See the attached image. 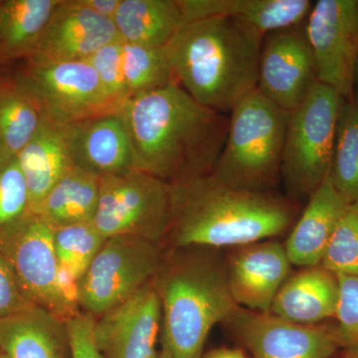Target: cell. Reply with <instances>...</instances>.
Returning <instances> with one entry per match:
<instances>
[{
	"instance_id": "cell-1",
	"label": "cell",
	"mask_w": 358,
	"mask_h": 358,
	"mask_svg": "<svg viewBox=\"0 0 358 358\" xmlns=\"http://www.w3.org/2000/svg\"><path fill=\"white\" fill-rule=\"evenodd\" d=\"M119 115L136 171L171 185L208 176L229 128V117L197 103L176 82L129 99Z\"/></svg>"
},
{
	"instance_id": "cell-2",
	"label": "cell",
	"mask_w": 358,
	"mask_h": 358,
	"mask_svg": "<svg viewBox=\"0 0 358 358\" xmlns=\"http://www.w3.org/2000/svg\"><path fill=\"white\" fill-rule=\"evenodd\" d=\"M173 221L166 239L173 248L244 246L284 234L294 208L270 192L242 189L210 176L171 185Z\"/></svg>"
},
{
	"instance_id": "cell-3",
	"label": "cell",
	"mask_w": 358,
	"mask_h": 358,
	"mask_svg": "<svg viewBox=\"0 0 358 358\" xmlns=\"http://www.w3.org/2000/svg\"><path fill=\"white\" fill-rule=\"evenodd\" d=\"M263 39L241 21L214 16L181 25L164 48L179 86L226 115L257 89Z\"/></svg>"
},
{
	"instance_id": "cell-4",
	"label": "cell",
	"mask_w": 358,
	"mask_h": 358,
	"mask_svg": "<svg viewBox=\"0 0 358 358\" xmlns=\"http://www.w3.org/2000/svg\"><path fill=\"white\" fill-rule=\"evenodd\" d=\"M217 249L173 248L152 281L162 306V348L174 358H200L209 334L239 306Z\"/></svg>"
},
{
	"instance_id": "cell-5",
	"label": "cell",
	"mask_w": 358,
	"mask_h": 358,
	"mask_svg": "<svg viewBox=\"0 0 358 358\" xmlns=\"http://www.w3.org/2000/svg\"><path fill=\"white\" fill-rule=\"evenodd\" d=\"M289 113L258 90L230 113L227 138L209 176L222 185L270 192L281 176Z\"/></svg>"
},
{
	"instance_id": "cell-6",
	"label": "cell",
	"mask_w": 358,
	"mask_h": 358,
	"mask_svg": "<svg viewBox=\"0 0 358 358\" xmlns=\"http://www.w3.org/2000/svg\"><path fill=\"white\" fill-rule=\"evenodd\" d=\"M343 103L334 89L317 82L289 113L281 176L292 196L310 199L331 173Z\"/></svg>"
},
{
	"instance_id": "cell-7",
	"label": "cell",
	"mask_w": 358,
	"mask_h": 358,
	"mask_svg": "<svg viewBox=\"0 0 358 358\" xmlns=\"http://www.w3.org/2000/svg\"><path fill=\"white\" fill-rule=\"evenodd\" d=\"M171 221V183L138 171L102 178L93 224L105 239L134 236L162 243Z\"/></svg>"
},
{
	"instance_id": "cell-8",
	"label": "cell",
	"mask_w": 358,
	"mask_h": 358,
	"mask_svg": "<svg viewBox=\"0 0 358 358\" xmlns=\"http://www.w3.org/2000/svg\"><path fill=\"white\" fill-rule=\"evenodd\" d=\"M15 82L31 96L44 119L56 127L114 114L122 107L89 61H29Z\"/></svg>"
},
{
	"instance_id": "cell-9",
	"label": "cell",
	"mask_w": 358,
	"mask_h": 358,
	"mask_svg": "<svg viewBox=\"0 0 358 358\" xmlns=\"http://www.w3.org/2000/svg\"><path fill=\"white\" fill-rule=\"evenodd\" d=\"M166 252L143 238H108L80 280L82 312L99 317L154 281Z\"/></svg>"
},
{
	"instance_id": "cell-10",
	"label": "cell",
	"mask_w": 358,
	"mask_h": 358,
	"mask_svg": "<svg viewBox=\"0 0 358 358\" xmlns=\"http://www.w3.org/2000/svg\"><path fill=\"white\" fill-rule=\"evenodd\" d=\"M317 82L353 100L358 69V0H319L305 27Z\"/></svg>"
},
{
	"instance_id": "cell-11",
	"label": "cell",
	"mask_w": 358,
	"mask_h": 358,
	"mask_svg": "<svg viewBox=\"0 0 358 358\" xmlns=\"http://www.w3.org/2000/svg\"><path fill=\"white\" fill-rule=\"evenodd\" d=\"M224 324L252 358H334L341 350L336 324H300L238 307Z\"/></svg>"
},
{
	"instance_id": "cell-12",
	"label": "cell",
	"mask_w": 358,
	"mask_h": 358,
	"mask_svg": "<svg viewBox=\"0 0 358 358\" xmlns=\"http://www.w3.org/2000/svg\"><path fill=\"white\" fill-rule=\"evenodd\" d=\"M0 252L32 305L64 322L72 319L59 293V261L50 226L32 214L0 240Z\"/></svg>"
},
{
	"instance_id": "cell-13",
	"label": "cell",
	"mask_w": 358,
	"mask_h": 358,
	"mask_svg": "<svg viewBox=\"0 0 358 358\" xmlns=\"http://www.w3.org/2000/svg\"><path fill=\"white\" fill-rule=\"evenodd\" d=\"M317 83L312 48L301 26L268 33L259 59L257 90L273 103L293 112Z\"/></svg>"
},
{
	"instance_id": "cell-14",
	"label": "cell",
	"mask_w": 358,
	"mask_h": 358,
	"mask_svg": "<svg viewBox=\"0 0 358 358\" xmlns=\"http://www.w3.org/2000/svg\"><path fill=\"white\" fill-rule=\"evenodd\" d=\"M162 306L154 284L96 317L94 341L103 358H155L162 334Z\"/></svg>"
},
{
	"instance_id": "cell-15",
	"label": "cell",
	"mask_w": 358,
	"mask_h": 358,
	"mask_svg": "<svg viewBox=\"0 0 358 358\" xmlns=\"http://www.w3.org/2000/svg\"><path fill=\"white\" fill-rule=\"evenodd\" d=\"M87 61L121 105L134 96L176 82L164 47L141 46L119 39Z\"/></svg>"
},
{
	"instance_id": "cell-16",
	"label": "cell",
	"mask_w": 358,
	"mask_h": 358,
	"mask_svg": "<svg viewBox=\"0 0 358 358\" xmlns=\"http://www.w3.org/2000/svg\"><path fill=\"white\" fill-rule=\"evenodd\" d=\"M284 245L274 240L235 247L226 259L228 282L239 307L270 313L275 294L292 274Z\"/></svg>"
},
{
	"instance_id": "cell-17",
	"label": "cell",
	"mask_w": 358,
	"mask_h": 358,
	"mask_svg": "<svg viewBox=\"0 0 358 358\" xmlns=\"http://www.w3.org/2000/svg\"><path fill=\"white\" fill-rule=\"evenodd\" d=\"M119 39L112 20L89 10L77 0H61L29 61H87Z\"/></svg>"
},
{
	"instance_id": "cell-18",
	"label": "cell",
	"mask_w": 358,
	"mask_h": 358,
	"mask_svg": "<svg viewBox=\"0 0 358 358\" xmlns=\"http://www.w3.org/2000/svg\"><path fill=\"white\" fill-rule=\"evenodd\" d=\"M59 128L73 166L101 178L136 171L131 138L119 112Z\"/></svg>"
},
{
	"instance_id": "cell-19",
	"label": "cell",
	"mask_w": 358,
	"mask_h": 358,
	"mask_svg": "<svg viewBox=\"0 0 358 358\" xmlns=\"http://www.w3.org/2000/svg\"><path fill=\"white\" fill-rule=\"evenodd\" d=\"M348 205L329 174L310 195L307 207L284 245L292 265L307 268L322 264L334 228Z\"/></svg>"
},
{
	"instance_id": "cell-20",
	"label": "cell",
	"mask_w": 358,
	"mask_h": 358,
	"mask_svg": "<svg viewBox=\"0 0 358 358\" xmlns=\"http://www.w3.org/2000/svg\"><path fill=\"white\" fill-rule=\"evenodd\" d=\"M183 24L202 18L223 16L241 21L261 34L300 26L307 20L310 0H178Z\"/></svg>"
},
{
	"instance_id": "cell-21",
	"label": "cell",
	"mask_w": 358,
	"mask_h": 358,
	"mask_svg": "<svg viewBox=\"0 0 358 358\" xmlns=\"http://www.w3.org/2000/svg\"><path fill=\"white\" fill-rule=\"evenodd\" d=\"M3 358H71L66 322L39 307L0 320Z\"/></svg>"
},
{
	"instance_id": "cell-22",
	"label": "cell",
	"mask_w": 358,
	"mask_h": 358,
	"mask_svg": "<svg viewBox=\"0 0 358 358\" xmlns=\"http://www.w3.org/2000/svg\"><path fill=\"white\" fill-rule=\"evenodd\" d=\"M338 275L322 265L292 273L275 294L270 313L300 324H317L334 317Z\"/></svg>"
},
{
	"instance_id": "cell-23",
	"label": "cell",
	"mask_w": 358,
	"mask_h": 358,
	"mask_svg": "<svg viewBox=\"0 0 358 358\" xmlns=\"http://www.w3.org/2000/svg\"><path fill=\"white\" fill-rule=\"evenodd\" d=\"M16 159L27 185L32 213L36 214L51 188L74 166L61 129L43 117L36 134Z\"/></svg>"
},
{
	"instance_id": "cell-24",
	"label": "cell",
	"mask_w": 358,
	"mask_h": 358,
	"mask_svg": "<svg viewBox=\"0 0 358 358\" xmlns=\"http://www.w3.org/2000/svg\"><path fill=\"white\" fill-rule=\"evenodd\" d=\"M113 22L122 41L166 47L183 18L178 0H122Z\"/></svg>"
},
{
	"instance_id": "cell-25",
	"label": "cell",
	"mask_w": 358,
	"mask_h": 358,
	"mask_svg": "<svg viewBox=\"0 0 358 358\" xmlns=\"http://www.w3.org/2000/svg\"><path fill=\"white\" fill-rule=\"evenodd\" d=\"M60 3L61 0H0V61L29 60Z\"/></svg>"
},
{
	"instance_id": "cell-26",
	"label": "cell",
	"mask_w": 358,
	"mask_h": 358,
	"mask_svg": "<svg viewBox=\"0 0 358 358\" xmlns=\"http://www.w3.org/2000/svg\"><path fill=\"white\" fill-rule=\"evenodd\" d=\"M102 178L79 167H71L46 195L38 216L52 229L93 222L100 200Z\"/></svg>"
},
{
	"instance_id": "cell-27",
	"label": "cell",
	"mask_w": 358,
	"mask_h": 358,
	"mask_svg": "<svg viewBox=\"0 0 358 358\" xmlns=\"http://www.w3.org/2000/svg\"><path fill=\"white\" fill-rule=\"evenodd\" d=\"M43 115L15 81L0 85V164L18 157L36 134Z\"/></svg>"
},
{
	"instance_id": "cell-28",
	"label": "cell",
	"mask_w": 358,
	"mask_h": 358,
	"mask_svg": "<svg viewBox=\"0 0 358 358\" xmlns=\"http://www.w3.org/2000/svg\"><path fill=\"white\" fill-rule=\"evenodd\" d=\"M329 176L348 203L358 201V101L341 107Z\"/></svg>"
},
{
	"instance_id": "cell-29",
	"label": "cell",
	"mask_w": 358,
	"mask_h": 358,
	"mask_svg": "<svg viewBox=\"0 0 358 358\" xmlns=\"http://www.w3.org/2000/svg\"><path fill=\"white\" fill-rule=\"evenodd\" d=\"M53 239L59 265L69 268L80 280L106 240L93 222L57 228L53 230Z\"/></svg>"
},
{
	"instance_id": "cell-30",
	"label": "cell",
	"mask_w": 358,
	"mask_h": 358,
	"mask_svg": "<svg viewBox=\"0 0 358 358\" xmlns=\"http://www.w3.org/2000/svg\"><path fill=\"white\" fill-rule=\"evenodd\" d=\"M32 214L29 193L17 159L0 164V240Z\"/></svg>"
},
{
	"instance_id": "cell-31",
	"label": "cell",
	"mask_w": 358,
	"mask_h": 358,
	"mask_svg": "<svg viewBox=\"0 0 358 358\" xmlns=\"http://www.w3.org/2000/svg\"><path fill=\"white\" fill-rule=\"evenodd\" d=\"M320 265L336 275L358 277V201L339 219Z\"/></svg>"
},
{
	"instance_id": "cell-32",
	"label": "cell",
	"mask_w": 358,
	"mask_h": 358,
	"mask_svg": "<svg viewBox=\"0 0 358 358\" xmlns=\"http://www.w3.org/2000/svg\"><path fill=\"white\" fill-rule=\"evenodd\" d=\"M339 293L334 319L341 350H358V277L338 275Z\"/></svg>"
},
{
	"instance_id": "cell-33",
	"label": "cell",
	"mask_w": 358,
	"mask_h": 358,
	"mask_svg": "<svg viewBox=\"0 0 358 358\" xmlns=\"http://www.w3.org/2000/svg\"><path fill=\"white\" fill-rule=\"evenodd\" d=\"M95 317L82 312L66 322L71 358H103L94 341Z\"/></svg>"
},
{
	"instance_id": "cell-34",
	"label": "cell",
	"mask_w": 358,
	"mask_h": 358,
	"mask_svg": "<svg viewBox=\"0 0 358 358\" xmlns=\"http://www.w3.org/2000/svg\"><path fill=\"white\" fill-rule=\"evenodd\" d=\"M34 307L21 291L10 266L0 252V320Z\"/></svg>"
},
{
	"instance_id": "cell-35",
	"label": "cell",
	"mask_w": 358,
	"mask_h": 358,
	"mask_svg": "<svg viewBox=\"0 0 358 358\" xmlns=\"http://www.w3.org/2000/svg\"><path fill=\"white\" fill-rule=\"evenodd\" d=\"M82 6L113 20L122 0H77Z\"/></svg>"
},
{
	"instance_id": "cell-36",
	"label": "cell",
	"mask_w": 358,
	"mask_h": 358,
	"mask_svg": "<svg viewBox=\"0 0 358 358\" xmlns=\"http://www.w3.org/2000/svg\"><path fill=\"white\" fill-rule=\"evenodd\" d=\"M200 358H247L246 352L241 348H213L209 352H204Z\"/></svg>"
},
{
	"instance_id": "cell-37",
	"label": "cell",
	"mask_w": 358,
	"mask_h": 358,
	"mask_svg": "<svg viewBox=\"0 0 358 358\" xmlns=\"http://www.w3.org/2000/svg\"><path fill=\"white\" fill-rule=\"evenodd\" d=\"M334 358H358V350H343V355Z\"/></svg>"
},
{
	"instance_id": "cell-38",
	"label": "cell",
	"mask_w": 358,
	"mask_h": 358,
	"mask_svg": "<svg viewBox=\"0 0 358 358\" xmlns=\"http://www.w3.org/2000/svg\"><path fill=\"white\" fill-rule=\"evenodd\" d=\"M155 358H174L173 355H171L167 350H164V348H162L159 352H157V357Z\"/></svg>"
},
{
	"instance_id": "cell-39",
	"label": "cell",
	"mask_w": 358,
	"mask_h": 358,
	"mask_svg": "<svg viewBox=\"0 0 358 358\" xmlns=\"http://www.w3.org/2000/svg\"><path fill=\"white\" fill-rule=\"evenodd\" d=\"M0 358H1V355H0Z\"/></svg>"
},
{
	"instance_id": "cell-40",
	"label": "cell",
	"mask_w": 358,
	"mask_h": 358,
	"mask_svg": "<svg viewBox=\"0 0 358 358\" xmlns=\"http://www.w3.org/2000/svg\"><path fill=\"white\" fill-rule=\"evenodd\" d=\"M1 358H3V357H1Z\"/></svg>"
}]
</instances>
